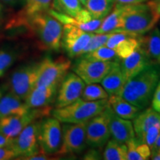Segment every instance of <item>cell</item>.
<instances>
[{
	"mask_svg": "<svg viewBox=\"0 0 160 160\" xmlns=\"http://www.w3.org/2000/svg\"><path fill=\"white\" fill-rule=\"evenodd\" d=\"M147 1L148 0H115V4L121 5H131L143 3Z\"/></svg>",
	"mask_w": 160,
	"mask_h": 160,
	"instance_id": "obj_39",
	"label": "cell"
},
{
	"mask_svg": "<svg viewBox=\"0 0 160 160\" xmlns=\"http://www.w3.org/2000/svg\"><path fill=\"white\" fill-rule=\"evenodd\" d=\"M108 102L114 113L125 119H133L142 111L137 106L132 105L119 95L111 96L108 97Z\"/></svg>",
	"mask_w": 160,
	"mask_h": 160,
	"instance_id": "obj_22",
	"label": "cell"
},
{
	"mask_svg": "<svg viewBox=\"0 0 160 160\" xmlns=\"http://www.w3.org/2000/svg\"><path fill=\"white\" fill-rule=\"evenodd\" d=\"M159 81V72L150 65L127 82L119 96L141 110L151 102L156 88Z\"/></svg>",
	"mask_w": 160,
	"mask_h": 160,
	"instance_id": "obj_1",
	"label": "cell"
},
{
	"mask_svg": "<svg viewBox=\"0 0 160 160\" xmlns=\"http://www.w3.org/2000/svg\"><path fill=\"white\" fill-rule=\"evenodd\" d=\"M126 5L115 4L111 13L103 19L100 27L96 31V33H116L122 28L123 15Z\"/></svg>",
	"mask_w": 160,
	"mask_h": 160,
	"instance_id": "obj_21",
	"label": "cell"
},
{
	"mask_svg": "<svg viewBox=\"0 0 160 160\" xmlns=\"http://www.w3.org/2000/svg\"><path fill=\"white\" fill-rule=\"evenodd\" d=\"M61 46L69 57H80L94 33L86 32L72 25H63Z\"/></svg>",
	"mask_w": 160,
	"mask_h": 160,
	"instance_id": "obj_13",
	"label": "cell"
},
{
	"mask_svg": "<svg viewBox=\"0 0 160 160\" xmlns=\"http://www.w3.org/2000/svg\"><path fill=\"white\" fill-rule=\"evenodd\" d=\"M79 57H82L88 60H92V61L106 62L112 61L117 57V55L113 49L110 48L108 46L104 45L94 51L81 55Z\"/></svg>",
	"mask_w": 160,
	"mask_h": 160,
	"instance_id": "obj_31",
	"label": "cell"
},
{
	"mask_svg": "<svg viewBox=\"0 0 160 160\" xmlns=\"http://www.w3.org/2000/svg\"><path fill=\"white\" fill-rule=\"evenodd\" d=\"M148 34L140 37V46L145 50L152 62L160 65V30L153 28Z\"/></svg>",
	"mask_w": 160,
	"mask_h": 160,
	"instance_id": "obj_23",
	"label": "cell"
},
{
	"mask_svg": "<svg viewBox=\"0 0 160 160\" xmlns=\"http://www.w3.org/2000/svg\"><path fill=\"white\" fill-rule=\"evenodd\" d=\"M18 157L14 150L11 145L0 147V160H10Z\"/></svg>",
	"mask_w": 160,
	"mask_h": 160,
	"instance_id": "obj_35",
	"label": "cell"
},
{
	"mask_svg": "<svg viewBox=\"0 0 160 160\" xmlns=\"http://www.w3.org/2000/svg\"><path fill=\"white\" fill-rule=\"evenodd\" d=\"M160 134V123H157L156 125H152L151 128H149L147 131L143 132L142 133L136 137L139 142L146 144L148 145L150 148H152L154 143L157 141V139L159 137Z\"/></svg>",
	"mask_w": 160,
	"mask_h": 160,
	"instance_id": "obj_32",
	"label": "cell"
},
{
	"mask_svg": "<svg viewBox=\"0 0 160 160\" xmlns=\"http://www.w3.org/2000/svg\"><path fill=\"white\" fill-rule=\"evenodd\" d=\"M157 123H160V113L156 111L153 108H148L145 111H140L133 121L136 137Z\"/></svg>",
	"mask_w": 160,
	"mask_h": 160,
	"instance_id": "obj_24",
	"label": "cell"
},
{
	"mask_svg": "<svg viewBox=\"0 0 160 160\" xmlns=\"http://www.w3.org/2000/svg\"><path fill=\"white\" fill-rule=\"evenodd\" d=\"M112 33H93L91 39H90L89 42L88 43V45L84 48L82 55L94 51V50L99 48L102 47V46L105 45L106 42H107V41L108 40L110 37L112 35Z\"/></svg>",
	"mask_w": 160,
	"mask_h": 160,
	"instance_id": "obj_33",
	"label": "cell"
},
{
	"mask_svg": "<svg viewBox=\"0 0 160 160\" xmlns=\"http://www.w3.org/2000/svg\"><path fill=\"white\" fill-rule=\"evenodd\" d=\"M160 153V134L158 137V139L156 141L153 147L151 148V156L155 154V153Z\"/></svg>",
	"mask_w": 160,
	"mask_h": 160,
	"instance_id": "obj_41",
	"label": "cell"
},
{
	"mask_svg": "<svg viewBox=\"0 0 160 160\" xmlns=\"http://www.w3.org/2000/svg\"><path fill=\"white\" fill-rule=\"evenodd\" d=\"M79 1H80V2L82 3V5L85 6L86 3L88 2V0H79Z\"/></svg>",
	"mask_w": 160,
	"mask_h": 160,
	"instance_id": "obj_45",
	"label": "cell"
},
{
	"mask_svg": "<svg viewBox=\"0 0 160 160\" xmlns=\"http://www.w3.org/2000/svg\"><path fill=\"white\" fill-rule=\"evenodd\" d=\"M39 40L42 49L59 51L61 47L63 26L49 11L38 13L25 22Z\"/></svg>",
	"mask_w": 160,
	"mask_h": 160,
	"instance_id": "obj_3",
	"label": "cell"
},
{
	"mask_svg": "<svg viewBox=\"0 0 160 160\" xmlns=\"http://www.w3.org/2000/svg\"><path fill=\"white\" fill-rule=\"evenodd\" d=\"M87 122L65 123L62 127V144L57 153L60 155L75 154L82 152L86 148Z\"/></svg>",
	"mask_w": 160,
	"mask_h": 160,
	"instance_id": "obj_9",
	"label": "cell"
},
{
	"mask_svg": "<svg viewBox=\"0 0 160 160\" xmlns=\"http://www.w3.org/2000/svg\"><path fill=\"white\" fill-rule=\"evenodd\" d=\"M113 63V61H92L79 57L73 65V71L87 85L99 83L111 69Z\"/></svg>",
	"mask_w": 160,
	"mask_h": 160,
	"instance_id": "obj_12",
	"label": "cell"
},
{
	"mask_svg": "<svg viewBox=\"0 0 160 160\" xmlns=\"http://www.w3.org/2000/svg\"><path fill=\"white\" fill-rule=\"evenodd\" d=\"M2 2H3L4 3L7 4L9 5H15L19 2L20 0H1Z\"/></svg>",
	"mask_w": 160,
	"mask_h": 160,
	"instance_id": "obj_43",
	"label": "cell"
},
{
	"mask_svg": "<svg viewBox=\"0 0 160 160\" xmlns=\"http://www.w3.org/2000/svg\"><path fill=\"white\" fill-rule=\"evenodd\" d=\"M1 11H2V5L1 4H0V13H1Z\"/></svg>",
	"mask_w": 160,
	"mask_h": 160,
	"instance_id": "obj_47",
	"label": "cell"
},
{
	"mask_svg": "<svg viewBox=\"0 0 160 160\" xmlns=\"http://www.w3.org/2000/svg\"><path fill=\"white\" fill-rule=\"evenodd\" d=\"M85 83L75 73H68L59 84L56 96V108L65 107L81 98Z\"/></svg>",
	"mask_w": 160,
	"mask_h": 160,
	"instance_id": "obj_14",
	"label": "cell"
},
{
	"mask_svg": "<svg viewBox=\"0 0 160 160\" xmlns=\"http://www.w3.org/2000/svg\"><path fill=\"white\" fill-rule=\"evenodd\" d=\"M101 82L109 97L120 94L126 82L119 62L114 61L111 69L103 78Z\"/></svg>",
	"mask_w": 160,
	"mask_h": 160,
	"instance_id": "obj_19",
	"label": "cell"
},
{
	"mask_svg": "<svg viewBox=\"0 0 160 160\" xmlns=\"http://www.w3.org/2000/svg\"><path fill=\"white\" fill-rule=\"evenodd\" d=\"M51 5L54 11L72 17L82 9L79 0H53Z\"/></svg>",
	"mask_w": 160,
	"mask_h": 160,
	"instance_id": "obj_29",
	"label": "cell"
},
{
	"mask_svg": "<svg viewBox=\"0 0 160 160\" xmlns=\"http://www.w3.org/2000/svg\"><path fill=\"white\" fill-rule=\"evenodd\" d=\"M160 14L148 1L145 3L126 5L122 25L117 32L125 31L142 36L155 28Z\"/></svg>",
	"mask_w": 160,
	"mask_h": 160,
	"instance_id": "obj_2",
	"label": "cell"
},
{
	"mask_svg": "<svg viewBox=\"0 0 160 160\" xmlns=\"http://www.w3.org/2000/svg\"><path fill=\"white\" fill-rule=\"evenodd\" d=\"M108 94L102 86L98 83L88 84L85 86L81 98L85 101H97L108 99Z\"/></svg>",
	"mask_w": 160,
	"mask_h": 160,
	"instance_id": "obj_30",
	"label": "cell"
},
{
	"mask_svg": "<svg viewBox=\"0 0 160 160\" xmlns=\"http://www.w3.org/2000/svg\"><path fill=\"white\" fill-rule=\"evenodd\" d=\"M151 105L152 108L160 113V81L158 82L154 93H153V98L151 100Z\"/></svg>",
	"mask_w": 160,
	"mask_h": 160,
	"instance_id": "obj_36",
	"label": "cell"
},
{
	"mask_svg": "<svg viewBox=\"0 0 160 160\" xmlns=\"http://www.w3.org/2000/svg\"><path fill=\"white\" fill-rule=\"evenodd\" d=\"M40 123L37 120L32 122L13 139L11 146L17 153L18 157H22L20 159H24L39 151Z\"/></svg>",
	"mask_w": 160,
	"mask_h": 160,
	"instance_id": "obj_10",
	"label": "cell"
},
{
	"mask_svg": "<svg viewBox=\"0 0 160 160\" xmlns=\"http://www.w3.org/2000/svg\"><path fill=\"white\" fill-rule=\"evenodd\" d=\"M24 159H27V160H45V159H51L48 157L47 153H45L43 151H39L37 152V153L31 156V157H28Z\"/></svg>",
	"mask_w": 160,
	"mask_h": 160,
	"instance_id": "obj_38",
	"label": "cell"
},
{
	"mask_svg": "<svg viewBox=\"0 0 160 160\" xmlns=\"http://www.w3.org/2000/svg\"><path fill=\"white\" fill-rule=\"evenodd\" d=\"M39 63L24 65L16 70L9 81L10 93L25 102L34 88L38 78Z\"/></svg>",
	"mask_w": 160,
	"mask_h": 160,
	"instance_id": "obj_8",
	"label": "cell"
},
{
	"mask_svg": "<svg viewBox=\"0 0 160 160\" xmlns=\"http://www.w3.org/2000/svg\"><path fill=\"white\" fill-rule=\"evenodd\" d=\"M102 156H101L100 153L97 151V148H92L91 150H89L87 153L84 155V159L93 160V159H102Z\"/></svg>",
	"mask_w": 160,
	"mask_h": 160,
	"instance_id": "obj_37",
	"label": "cell"
},
{
	"mask_svg": "<svg viewBox=\"0 0 160 160\" xmlns=\"http://www.w3.org/2000/svg\"><path fill=\"white\" fill-rule=\"evenodd\" d=\"M62 129L55 117L47 118L40 123L39 144L40 148L48 155L57 153L62 144Z\"/></svg>",
	"mask_w": 160,
	"mask_h": 160,
	"instance_id": "obj_11",
	"label": "cell"
},
{
	"mask_svg": "<svg viewBox=\"0 0 160 160\" xmlns=\"http://www.w3.org/2000/svg\"><path fill=\"white\" fill-rule=\"evenodd\" d=\"M110 133L112 139L122 144H127L136 138L133 123L129 119L119 117L112 111L110 119Z\"/></svg>",
	"mask_w": 160,
	"mask_h": 160,
	"instance_id": "obj_17",
	"label": "cell"
},
{
	"mask_svg": "<svg viewBox=\"0 0 160 160\" xmlns=\"http://www.w3.org/2000/svg\"><path fill=\"white\" fill-rule=\"evenodd\" d=\"M112 109L108 105L99 114L95 116L86 125V144L94 148H102L108 142L110 133V119Z\"/></svg>",
	"mask_w": 160,
	"mask_h": 160,
	"instance_id": "obj_6",
	"label": "cell"
},
{
	"mask_svg": "<svg viewBox=\"0 0 160 160\" xmlns=\"http://www.w3.org/2000/svg\"><path fill=\"white\" fill-rule=\"evenodd\" d=\"M30 111L25 102L11 93L0 98V118L8 116L23 115Z\"/></svg>",
	"mask_w": 160,
	"mask_h": 160,
	"instance_id": "obj_20",
	"label": "cell"
},
{
	"mask_svg": "<svg viewBox=\"0 0 160 160\" xmlns=\"http://www.w3.org/2000/svg\"><path fill=\"white\" fill-rule=\"evenodd\" d=\"M108 105V99L85 101L79 98L65 107L55 108L52 112V115L64 123L86 122L102 113Z\"/></svg>",
	"mask_w": 160,
	"mask_h": 160,
	"instance_id": "obj_4",
	"label": "cell"
},
{
	"mask_svg": "<svg viewBox=\"0 0 160 160\" xmlns=\"http://www.w3.org/2000/svg\"><path fill=\"white\" fill-rule=\"evenodd\" d=\"M13 139L11 138L5 137V135L0 133V147H5V146H10L12 144Z\"/></svg>",
	"mask_w": 160,
	"mask_h": 160,
	"instance_id": "obj_40",
	"label": "cell"
},
{
	"mask_svg": "<svg viewBox=\"0 0 160 160\" xmlns=\"http://www.w3.org/2000/svg\"><path fill=\"white\" fill-rule=\"evenodd\" d=\"M151 3L153 5L157 11L160 14V0H150Z\"/></svg>",
	"mask_w": 160,
	"mask_h": 160,
	"instance_id": "obj_42",
	"label": "cell"
},
{
	"mask_svg": "<svg viewBox=\"0 0 160 160\" xmlns=\"http://www.w3.org/2000/svg\"><path fill=\"white\" fill-rule=\"evenodd\" d=\"M115 5V0H88L85 7L93 19H104L111 13Z\"/></svg>",
	"mask_w": 160,
	"mask_h": 160,
	"instance_id": "obj_25",
	"label": "cell"
},
{
	"mask_svg": "<svg viewBox=\"0 0 160 160\" xmlns=\"http://www.w3.org/2000/svg\"><path fill=\"white\" fill-rule=\"evenodd\" d=\"M53 0H25L21 20L25 22L28 18L38 13L48 11Z\"/></svg>",
	"mask_w": 160,
	"mask_h": 160,
	"instance_id": "obj_28",
	"label": "cell"
},
{
	"mask_svg": "<svg viewBox=\"0 0 160 160\" xmlns=\"http://www.w3.org/2000/svg\"><path fill=\"white\" fill-rule=\"evenodd\" d=\"M151 159L154 160H160V153H155V154L151 156Z\"/></svg>",
	"mask_w": 160,
	"mask_h": 160,
	"instance_id": "obj_44",
	"label": "cell"
},
{
	"mask_svg": "<svg viewBox=\"0 0 160 160\" xmlns=\"http://www.w3.org/2000/svg\"><path fill=\"white\" fill-rule=\"evenodd\" d=\"M127 160H147L151 156V150L146 144L139 142L134 138L126 144Z\"/></svg>",
	"mask_w": 160,
	"mask_h": 160,
	"instance_id": "obj_26",
	"label": "cell"
},
{
	"mask_svg": "<svg viewBox=\"0 0 160 160\" xmlns=\"http://www.w3.org/2000/svg\"><path fill=\"white\" fill-rule=\"evenodd\" d=\"M51 109L49 106H45L39 108L30 109L27 113L23 115H13L0 118V133L13 139L32 122L48 115Z\"/></svg>",
	"mask_w": 160,
	"mask_h": 160,
	"instance_id": "obj_7",
	"label": "cell"
},
{
	"mask_svg": "<svg viewBox=\"0 0 160 160\" xmlns=\"http://www.w3.org/2000/svg\"><path fill=\"white\" fill-rule=\"evenodd\" d=\"M71 66V62L66 57L45 58L39 63L38 78L35 86H59Z\"/></svg>",
	"mask_w": 160,
	"mask_h": 160,
	"instance_id": "obj_5",
	"label": "cell"
},
{
	"mask_svg": "<svg viewBox=\"0 0 160 160\" xmlns=\"http://www.w3.org/2000/svg\"><path fill=\"white\" fill-rule=\"evenodd\" d=\"M121 60L119 65L126 82L153 62L140 45L131 55Z\"/></svg>",
	"mask_w": 160,
	"mask_h": 160,
	"instance_id": "obj_16",
	"label": "cell"
},
{
	"mask_svg": "<svg viewBox=\"0 0 160 160\" xmlns=\"http://www.w3.org/2000/svg\"><path fill=\"white\" fill-rule=\"evenodd\" d=\"M2 96H3V91L0 88V98L2 97Z\"/></svg>",
	"mask_w": 160,
	"mask_h": 160,
	"instance_id": "obj_46",
	"label": "cell"
},
{
	"mask_svg": "<svg viewBox=\"0 0 160 160\" xmlns=\"http://www.w3.org/2000/svg\"><path fill=\"white\" fill-rule=\"evenodd\" d=\"M127 153L128 148L125 144L119 143L112 139L106 143L102 158L105 160H127Z\"/></svg>",
	"mask_w": 160,
	"mask_h": 160,
	"instance_id": "obj_27",
	"label": "cell"
},
{
	"mask_svg": "<svg viewBox=\"0 0 160 160\" xmlns=\"http://www.w3.org/2000/svg\"><path fill=\"white\" fill-rule=\"evenodd\" d=\"M16 57H17L13 52L6 50L0 51V77H2L10 67L14 63Z\"/></svg>",
	"mask_w": 160,
	"mask_h": 160,
	"instance_id": "obj_34",
	"label": "cell"
},
{
	"mask_svg": "<svg viewBox=\"0 0 160 160\" xmlns=\"http://www.w3.org/2000/svg\"><path fill=\"white\" fill-rule=\"evenodd\" d=\"M141 36L120 31L113 33L105 45L113 49L120 59L128 57L140 45Z\"/></svg>",
	"mask_w": 160,
	"mask_h": 160,
	"instance_id": "obj_15",
	"label": "cell"
},
{
	"mask_svg": "<svg viewBox=\"0 0 160 160\" xmlns=\"http://www.w3.org/2000/svg\"><path fill=\"white\" fill-rule=\"evenodd\" d=\"M59 86H35L27 98L25 102L30 109L39 108L48 106L54 100Z\"/></svg>",
	"mask_w": 160,
	"mask_h": 160,
	"instance_id": "obj_18",
	"label": "cell"
}]
</instances>
